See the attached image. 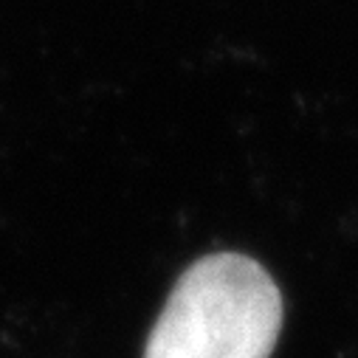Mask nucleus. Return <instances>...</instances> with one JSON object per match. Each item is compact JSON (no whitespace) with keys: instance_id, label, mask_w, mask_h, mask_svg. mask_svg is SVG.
Instances as JSON below:
<instances>
[{"instance_id":"f257e3e1","label":"nucleus","mask_w":358,"mask_h":358,"mask_svg":"<svg viewBox=\"0 0 358 358\" xmlns=\"http://www.w3.org/2000/svg\"><path fill=\"white\" fill-rule=\"evenodd\" d=\"M282 330V296L243 254H212L172 288L144 358H268Z\"/></svg>"}]
</instances>
